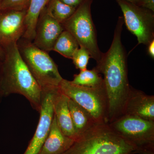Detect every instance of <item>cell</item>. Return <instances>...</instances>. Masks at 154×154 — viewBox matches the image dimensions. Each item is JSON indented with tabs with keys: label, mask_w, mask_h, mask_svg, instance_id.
<instances>
[{
	"label": "cell",
	"mask_w": 154,
	"mask_h": 154,
	"mask_svg": "<svg viewBox=\"0 0 154 154\" xmlns=\"http://www.w3.org/2000/svg\"><path fill=\"white\" fill-rule=\"evenodd\" d=\"M124 23L123 17H119L110 48L107 52L102 53L96 66L99 72L103 75L108 103V123L123 114L130 88L128 77L127 54L121 39Z\"/></svg>",
	"instance_id": "1"
},
{
	"label": "cell",
	"mask_w": 154,
	"mask_h": 154,
	"mask_svg": "<svg viewBox=\"0 0 154 154\" xmlns=\"http://www.w3.org/2000/svg\"><path fill=\"white\" fill-rule=\"evenodd\" d=\"M17 42L4 48L2 62V91L4 97L11 94L22 95L34 110L41 108L42 89L20 55Z\"/></svg>",
	"instance_id": "2"
},
{
	"label": "cell",
	"mask_w": 154,
	"mask_h": 154,
	"mask_svg": "<svg viewBox=\"0 0 154 154\" xmlns=\"http://www.w3.org/2000/svg\"><path fill=\"white\" fill-rule=\"evenodd\" d=\"M137 149L110 128L98 123L75 140L63 154H134Z\"/></svg>",
	"instance_id": "3"
},
{
	"label": "cell",
	"mask_w": 154,
	"mask_h": 154,
	"mask_svg": "<svg viewBox=\"0 0 154 154\" xmlns=\"http://www.w3.org/2000/svg\"><path fill=\"white\" fill-rule=\"evenodd\" d=\"M17 44L22 59L41 89L59 87L63 79L47 52L22 37Z\"/></svg>",
	"instance_id": "4"
},
{
	"label": "cell",
	"mask_w": 154,
	"mask_h": 154,
	"mask_svg": "<svg viewBox=\"0 0 154 154\" xmlns=\"http://www.w3.org/2000/svg\"><path fill=\"white\" fill-rule=\"evenodd\" d=\"M93 1L85 0L62 25L64 30L75 38L79 47L85 48L97 63L103 53L98 46L96 28L92 19L91 9Z\"/></svg>",
	"instance_id": "5"
},
{
	"label": "cell",
	"mask_w": 154,
	"mask_h": 154,
	"mask_svg": "<svg viewBox=\"0 0 154 154\" xmlns=\"http://www.w3.org/2000/svg\"><path fill=\"white\" fill-rule=\"evenodd\" d=\"M59 88L69 99L88 111L96 122L108 123V103L104 88L75 85L63 79Z\"/></svg>",
	"instance_id": "6"
},
{
	"label": "cell",
	"mask_w": 154,
	"mask_h": 154,
	"mask_svg": "<svg viewBox=\"0 0 154 154\" xmlns=\"http://www.w3.org/2000/svg\"><path fill=\"white\" fill-rule=\"evenodd\" d=\"M113 131L137 149L154 148V121L123 114L108 123Z\"/></svg>",
	"instance_id": "7"
},
{
	"label": "cell",
	"mask_w": 154,
	"mask_h": 154,
	"mask_svg": "<svg viewBox=\"0 0 154 154\" xmlns=\"http://www.w3.org/2000/svg\"><path fill=\"white\" fill-rule=\"evenodd\" d=\"M128 30L137 38L138 45L147 46L154 39V12L125 0H116Z\"/></svg>",
	"instance_id": "8"
},
{
	"label": "cell",
	"mask_w": 154,
	"mask_h": 154,
	"mask_svg": "<svg viewBox=\"0 0 154 154\" xmlns=\"http://www.w3.org/2000/svg\"><path fill=\"white\" fill-rule=\"evenodd\" d=\"M58 87L42 89L40 117L37 128L24 154H38L49 134L54 117L53 98Z\"/></svg>",
	"instance_id": "9"
},
{
	"label": "cell",
	"mask_w": 154,
	"mask_h": 154,
	"mask_svg": "<svg viewBox=\"0 0 154 154\" xmlns=\"http://www.w3.org/2000/svg\"><path fill=\"white\" fill-rule=\"evenodd\" d=\"M27 11H0V46L3 48L20 39L25 30Z\"/></svg>",
	"instance_id": "10"
},
{
	"label": "cell",
	"mask_w": 154,
	"mask_h": 154,
	"mask_svg": "<svg viewBox=\"0 0 154 154\" xmlns=\"http://www.w3.org/2000/svg\"><path fill=\"white\" fill-rule=\"evenodd\" d=\"M64 30L62 25L51 17L45 8L37 20L32 42L44 51H51L57 39Z\"/></svg>",
	"instance_id": "11"
},
{
	"label": "cell",
	"mask_w": 154,
	"mask_h": 154,
	"mask_svg": "<svg viewBox=\"0 0 154 154\" xmlns=\"http://www.w3.org/2000/svg\"><path fill=\"white\" fill-rule=\"evenodd\" d=\"M134 116L154 121V96L130 86L123 114Z\"/></svg>",
	"instance_id": "12"
},
{
	"label": "cell",
	"mask_w": 154,
	"mask_h": 154,
	"mask_svg": "<svg viewBox=\"0 0 154 154\" xmlns=\"http://www.w3.org/2000/svg\"><path fill=\"white\" fill-rule=\"evenodd\" d=\"M69 99L59 87L56 89L53 98L54 115L62 132L75 140L77 136L69 110Z\"/></svg>",
	"instance_id": "13"
},
{
	"label": "cell",
	"mask_w": 154,
	"mask_h": 154,
	"mask_svg": "<svg viewBox=\"0 0 154 154\" xmlns=\"http://www.w3.org/2000/svg\"><path fill=\"white\" fill-rule=\"evenodd\" d=\"M74 141L62 132L54 115L49 134L38 154H63Z\"/></svg>",
	"instance_id": "14"
},
{
	"label": "cell",
	"mask_w": 154,
	"mask_h": 154,
	"mask_svg": "<svg viewBox=\"0 0 154 154\" xmlns=\"http://www.w3.org/2000/svg\"><path fill=\"white\" fill-rule=\"evenodd\" d=\"M68 107L77 139L98 124L88 111L69 99Z\"/></svg>",
	"instance_id": "15"
},
{
	"label": "cell",
	"mask_w": 154,
	"mask_h": 154,
	"mask_svg": "<svg viewBox=\"0 0 154 154\" xmlns=\"http://www.w3.org/2000/svg\"><path fill=\"white\" fill-rule=\"evenodd\" d=\"M49 0H30L25 20V30L22 38L33 41L36 23L40 13Z\"/></svg>",
	"instance_id": "16"
},
{
	"label": "cell",
	"mask_w": 154,
	"mask_h": 154,
	"mask_svg": "<svg viewBox=\"0 0 154 154\" xmlns=\"http://www.w3.org/2000/svg\"><path fill=\"white\" fill-rule=\"evenodd\" d=\"M71 82L75 85L90 88H104L103 77L96 67L91 70L87 69L80 71L79 73L74 75Z\"/></svg>",
	"instance_id": "17"
},
{
	"label": "cell",
	"mask_w": 154,
	"mask_h": 154,
	"mask_svg": "<svg viewBox=\"0 0 154 154\" xmlns=\"http://www.w3.org/2000/svg\"><path fill=\"white\" fill-rule=\"evenodd\" d=\"M79 47L74 36L69 31L64 30L57 39L52 51L64 57L72 59L75 51Z\"/></svg>",
	"instance_id": "18"
},
{
	"label": "cell",
	"mask_w": 154,
	"mask_h": 154,
	"mask_svg": "<svg viewBox=\"0 0 154 154\" xmlns=\"http://www.w3.org/2000/svg\"><path fill=\"white\" fill-rule=\"evenodd\" d=\"M45 9L51 17L62 24L73 14L76 8L67 5L59 0H49Z\"/></svg>",
	"instance_id": "19"
},
{
	"label": "cell",
	"mask_w": 154,
	"mask_h": 154,
	"mask_svg": "<svg viewBox=\"0 0 154 154\" xmlns=\"http://www.w3.org/2000/svg\"><path fill=\"white\" fill-rule=\"evenodd\" d=\"M91 58L89 52L82 47H79L75 51L72 59L76 68L80 71L87 69L89 60Z\"/></svg>",
	"instance_id": "20"
},
{
	"label": "cell",
	"mask_w": 154,
	"mask_h": 154,
	"mask_svg": "<svg viewBox=\"0 0 154 154\" xmlns=\"http://www.w3.org/2000/svg\"><path fill=\"white\" fill-rule=\"evenodd\" d=\"M30 0H2L0 11H27Z\"/></svg>",
	"instance_id": "21"
},
{
	"label": "cell",
	"mask_w": 154,
	"mask_h": 154,
	"mask_svg": "<svg viewBox=\"0 0 154 154\" xmlns=\"http://www.w3.org/2000/svg\"><path fill=\"white\" fill-rule=\"evenodd\" d=\"M59 1L67 5L77 8L85 0H59Z\"/></svg>",
	"instance_id": "22"
},
{
	"label": "cell",
	"mask_w": 154,
	"mask_h": 154,
	"mask_svg": "<svg viewBox=\"0 0 154 154\" xmlns=\"http://www.w3.org/2000/svg\"><path fill=\"white\" fill-rule=\"evenodd\" d=\"M140 6L154 12V0H141Z\"/></svg>",
	"instance_id": "23"
},
{
	"label": "cell",
	"mask_w": 154,
	"mask_h": 154,
	"mask_svg": "<svg viewBox=\"0 0 154 154\" xmlns=\"http://www.w3.org/2000/svg\"><path fill=\"white\" fill-rule=\"evenodd\" d=\"M147 53L153 59L154 58V39L147 46Z\"/></svg>",
	"instance_id": "24"
},
{
	"label": "cell",
	"mask_w": 154,
	"mask_h": 154,
	"mask_svg": "<svg viewBox=\"0 0 154 154\" xmlns=\"http://www.w3.org/2000/svg\"><path fill=\"white\" fill-rule=\"evenodd\" d=\"M2 63H0V104L2 102L3 98H4V96L2 94Z\"/></svg>",
	"instance_id": "25"
},
{
	"label": "cell",
	"mask_w": 154,
	"mask_h": 154,
	"mask_svg": "<svg viewBox=\"0 0 154 154\" xmlns=\"http://www.w3.org/2000/svg\"><path fill=\"white\" fill-rule=\"evenodd\" d=\"M140 154H154V148L146 149L139 152Z\"/></svg>",
	"instance_id": "26"
},
{
	"label": "cell",
	"mask_w": 154,
	"mask_h": 154,
	"mask_svg": "<svg viewBox=\"0 0 154 154\" xmlns=\"http://www.w3.org/2000/svg\"><path fill=\"white\" fill-rule=\"evenodd\" d=\"M125 1H128V2L133 3V4L137 5L140 6L141 0H125Z\"/></svg>",
	"instance_id": "27"
},
{
	"label": "cell",
	"mask_w": 154,
	"mask_h": 154,
	"mask_svg": "<svg viewBox=\"0 0 154 154\" xmlns=\"http://www.w3.org/2000/svg\"><path fill=\"white\" fill-rule=\"evenodd\" d=\"M5 56V51L0 46V60L4 59Z\"/></svg>",
	"instance_id": "28"
},
{
	"label": "cell",
	"mask_w": 154,
	"mask_h": 154,
	"mask_svg": "<svg viewBox=\"0 0 154 154\" xmlns=\"http://www.w3.org/2000/svg\"><path fill=\"white\" fill-rule=\"evenodd\" d=\"M1 2H2V0H0V7H1Z\"/></svg>",
	"instance_id": "29"
}]
</instances>
